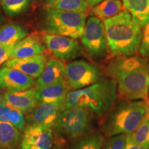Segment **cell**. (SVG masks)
Wrapping results in <instances>:
<instances>
[{"mask_svg":"<svg viewBox=\"0 0 149 149\" xmlns=\"http://www.w3.org/2000/svg\"><path fill=\"white\" fill-rule=\"evenodd\" d=\"M105 72L116 82L119 100H149V60L146 57L136 55L111 57Z\"/></svg>","mask_w":149,"mask_h":149,"instance_id":"6da1fadb","label":"cell"},{"mask_svg":"<svg viewBox=\"0 0 149 149\" xmlns=\"http://www.w3.org/2000/svg\"><path fill=\"white\" fill-rule=\"evenodd\" d=\"M111 57L135 55L139 52L142 31L127 10L103 20Z\"/></svg>","mask_w":149,"mask_h":149,"instance_id":"7a4b0ae2","label":"cell"},{"mask_svg":"<svg viewBox=\"0 0 149 149\" xmlns=\"http://www.w3.org/2000/svg\"><path fill=\"white\" fill-rule=\"evenodd\" d=\"M149 113V100H119L103 116L101 133L106 138L121 134H132Z\"/></svg>","mask_w":149,"mask_h":149,"instance_id":"3957f363","label":"cell"},{"mask_svg":"<svg viewBox=\"0 0 149 149\" xmlns=\"http://www.w3.org/2000/svg\"><path fill=\"white\" fill-rule=\"evenodd\" d=\"M118 100L117 86L110 77L79 90L71 91L66 97V109L81 107L88 109L95 116L103 117Z\"/></svg>","mask_w":149,"mask_h":149,"instance_id":"277c9868","label":"cell"},{"mask_svg":"<svg viewBox=\"0 0 149 149\" xmlns=\"http://www.w3.org/2000/svg\"><path fill=\"white\" fill-rule=\"evenodd\" d=\"M86 13L46 8L44 10V29L48 33L79 39L84 31Z\"/></svg>","mask_w":149,"mask_h":149,"instance_id":"5b68a950","label":"cell"},{"mask_svg":"<svg viewBox=\"0 0 149 149\" xmlns=\"http://www.w3.org/2000/svg\"><path fill=\"white\" fill-rule=\"evenodd\" d=\"M95 117L85 108H68L61 112L53 128L59 136L75 141L92 133Z\"/></svg>","mask_w":149,"mask_h":149,"instance_id":"8992f818","label":"cell"},{"mask_svg":"<svg viewBox=\"0 0 149 149\" xmlns=\"http://www.w3.org/2000/svg\"><path fill=\"white\" fill-rule=\"evenodd\" d=\"M84 48L93 60L101 61L109 55L103 21L93 15L87 19L81 36Z\"/></svg>","mask_w":149,"mask_h":149,"instance_id":"52a82bcc","label":"cell"},{"mask_svg":"<svg viewBox=\"0 0 149 149\" xmlns=\"http://www.w3.org/2000/svg\"><path fill=\"white\" fill-rule=\"evenodd\" d=\"M107 74L92 63L78 59L66 65V80L69 90L75 91L105 79Z\"/></svg>","mask_w":149,"mask_h":149,"instance_id":"ba28073f","label":"cell"},{"mask_svg":"<svg viewBox=\"0 0 149 149\" xmlns=\"http://www.w3.org/2000/svg\"><path fill=\"white\" fill-rule=\"evenodd\" d=\"M43 40L55 58L60 60H72L82 55V47L76 39L48 33L44 35Z\"/></svg>","mask_w":149,"mask_h":149,"instance_id":"9c48e42d","label":"cell"},{"mask_svg":"<svg viewBox=\"0 0 149 149\" xmlns=\"http://www.w3.org/2000/svg\"><path fill=\"white\" fill-rule=\"evenodd\" d=\"M53 144L52 128L30 124L22 135L21 149H51Z\"/></svg>","mask_w":149,"mask_h":149,"instance_id":"30bf717a","label":"cell"},{"mask_svg":"<svg viewBox=\"0 0 149 149\" xmlns=\"http://www.w3.org/2000/svg\"><path fill=\"white\" fill-rule=\"evenodd\" d=\"M66 109V100L40 103L30 115L29 120L31 124L43 125L53 128L61 112Z\"/></svg>","mask_w":149,"mask_h":149,"instance_id":"8fae6325","label":"cell"},{"mask_svg":"<svg viewBox=\"0 0 149 149\" xmlns=\"http://www.w3.org/2000/svg\"><path fill=\"white\" fill-rule=\"evenodd\" d=\"M35 84L33 77L17 69L3 66L0 68V87L8 91H21L31 88Z\"/></svg>","mask_w":149,"mask_h":149,"instance_id":"7c38bea8","label":"cell"},{"mask_svg":"<svg viewBox=\"0 0 149 149\" xmlns=\"http://www.w3.org/2000/svg\"><path fill=\"white\" fill-rule=\"evenodd\" d=\"M46 62V55L42 53L24 58H11L6 61L4 66L17 69L31 77L36 78L42 74Z\"/></svg>","mask_w":149,"mask_h":149,"instance_id":"4fadbf2b","label":"cell"},{"mask_svg":"<svg viewBox=\"0 0 149 149\" xmlns=\"http://www.w3.org/2000/svg\"><path fill=\"white\" fill-rule=\"evenodd\" d=\"M37 78V87L45 86L66 81V65L60 59H51L46 62L42 74Z\"/></svg>","mask_w":149,"mask_h":149,"instance_id":"5bb4252c","label":"cell"},{"mask_svg":"<svg viewBox=\"0 0 149 149\" xmlns=\"http://www.w3.org/2000/svg\"><path fill=\"white\" fill-rule=\"evenodd\" d=\"M3 100L22 113L34 109L37 105L35 88L21 91H8L3 97Z\"/></svg>","mask_w":149,"mask_h":149,"instance_id":"9a60e30c","label":"cell"},{"mask_svg":"<svg viewBox=\"0 0 149 149\" xmlns=\"http://www.w3.org/2000/svg\"><path fill=\"white\" fill-rule=\"evenodd\" d=\"M69 88L66 81L35 88V98L38 103L59 102L66 100Z\"/></svg>","mask_w":149,"mask_h":149,"instance_id":"2e32d148","label":"cell"},{"mask_svg":"<svg viewBox=\"0 0 149 149\" xmlns=\"http://www.w3.org/2000/svg\"><path fill=\"white\" fill-rule=\"evenodd\" d=\"M45 46L41 41L33 36L26 37L15 45L11 58H24L42 54Z\"/></svg>","mask_w":149,"mask_h":149,"instance_id":"e0dca14e","label":"cell"},{"mask_svg":"<svg viewBox=\"0 0 149 149\" xmlns=\"http://www.w3.org/2000/svg\"><path fill=\"white\" fill-rule=\"evenodd\" d=\"M124 10L141 28L149 22V0H122Z\"/></svg>","mask_w":149,"mask_h":149,"instance_id":"ac0fdd59","label":"cell"},{"mask_svg":"<svg viewBox=\"0 0 149 149\" xmlns=\"http://www.w3.org/2000/svg\"><path fill=\"white\" fill-rule=\"evenodd\" d=\"M27 31L15 23H8L0 28V44L15 45L27 36Z\"/></svg>","mask_w":149,"mask_h":149,"instance_id":"d6986e66","label":"cell"},{"mask_svg":"<svg viewBox=\"0 0 149 149\" xmlns=\"http://www.w3.org/2000/svg\"><path fill=\"white\" fill-rule=\"evenodd\" d=\"M123 10L124 8L120 0H104L93 7L91 12L93 15L103 21L117 15Z\"/></svg>","mask_w":149,"mask_h":149,"instance_id":"ffe728a7","label":"cell"},{"mask_svg":"<svg viewBox=\"0 0 149 149\" xmlns=\"http://www.w3.org/2000/svg\"><path fill=\"white\" fill-rule=\"evenodd\" d=\"M19 139L17 128L10 123L0 120V149H13Z\"/></svg>","mask_w":149,"mask_h":149,"instance_id":"44dd1931","label":"cell"},{"mask_svg":"<svg viewBox=\"0 0 149 149\" xmlns=\"http://www.w3.org/2000/svg\"><path fill=\"white\" fill-rule=\"evenodd\" d=\"M0 120L13 124L19 130L24 129L26 124L24 113L13 107L3 100L0 102Z\"/></svg>","mask_w":149,"mask_h":149,"instance_id":"7402d4cb","label":"cell"},{"mask_svg":"<svg viewBox=\"0 0 149 149\" xmlns=\"http://www.w3.org/2000/svg\"><path fill=\"white\" fill-rule=\"evenodd\" d=\"M46 8L57 10L86 13L89 6L84 0H45Z\"/></svg>","mask_w":149,"mask_h":149,"instance_id":"603a6c76","label":"cell"},{"mask_svg":"<svg viewBox=\"0 0 149 149\" xmlns=\"http://www.w3.org/2000/svg\"><path fill=\"white\" fill-rule=\"evenodd\" d=\"M106 137L102 133L92 132L74 141L69 149H102Z\"/></svg>","mask_w":149,"mask_h":149,"instance_id":"cb8c5ba5","label":"cell"},{"mask_svg":"<svg viewBox=\"0 0 149 149\" xmlns=\"http://www.w3.org/2000/svg\"><path fill=\"white\" fill-rule=\"evenodd\" d=\"M131 140L136 144L149 148V113L138 128L131 134Z\"/></svg>","mask_w":149,"mask_h":149,"instance_id":"d4e9b609","label":"cell"},{"mask_svg":"<svg viewBox=\"0 0 149 149\" xmlns=\"http://www.w3.org/2000/svg\"><path fill=\"white\" fill-rule=\"evenodd\" d=\"M31 0H0L3 10L8 15L16 16L23 13Z\"/></svg>","mask_w":149,"mask_h":149,"instance_id":"484cf974","label":"cell"},{"mask_svg":"<svg viewBox=\"0 0 149 149\" xmlns=\"http://www.w3.org/2000/svg\"><path fill=\"white\" fill-rule=\"evenodd\" d=\"M125 134L108 137L104 141L102 149H124L126 142Z\"/></svg>","mask_w":149,"mask_h":149,"instance_id":"4316f807","label":"cell"},{"mask_svg":"<svg viewBox=\"0 0 149 149\" xmlns=\"http://www.w3.org/2000/svg\"><path fill=\"white\" fill-rule=\"evenodd\" d=\"M139 52L140 55L149 60V22L143 27L142 37Z\"/></svg>","mask_w":149,"mask_h":149,"instance_id":"83f0119b","label":"cell"},{"mask_svg":"<svg viewBox=\"0 0 149 149\" xmlns=\"http://www.w3.org/2000/svg\"><path fill=\"white\" fill-rule=\"evenodd\" d=\"M15 45H6L0 44V66L11 59Z\"/></svg>","mask_w":149,"mask_h":149,"instance_id":"f1b7e54d","label":"cell"},{"mask_svg":"<svg viewBox=\"0 0 149 149\" xmlns=\"http://www.w3.org/2000/svg\"><path fill=\"white\" fill-rule=\"evenodd\" d=\"M124 149H148V148L133 143L131 140V134H128L126 137V142Z\"/></svg>","mask_w":149,"mask_h":149,"instance_id":"f546056e","label":"cell"},{"mask_svg":"<svg viewBox=\"0 0 149 149\" xmlns=\"http://www.w3.org/2000/svg\"><path fill=\"white\" fill-rule=\"evenodd\" d=\"M84 1L88 3L89 6L91 7V8H93V7L95 6L96 5H97L98 3L102 2V1H104V0H84Z\"/></svg>","mask_w":149,"mask_h":149,"instance_id":"4dcf8cb0","label":"cell"},{"mask_svg":"<svg viewBox=\"0 0 149 149\" xmlns=\"http://www.w3.org/2000/svg\"><path fill=\"white\" fill-rule=\"evenodd\" d=\"M3 100V98L2 95H1V92H0V102H1V101H2Z\"/></svg>","mask_w":149,"mask_h":149,"instance_id":"1f68e13d","label":"cell"},{"mask_svg":"<svg viewBox=\"0 0 149 149\" xmlns=\"http://www.w3.org/2000/svg\"><path fill=\"white\" fill-rule=\"evenodd\" d=\"M1 19H0V25H1Z\"/></svg>","mask_w":149,"mask_h":149,"instance_id":"d6a6232c","label":"cell"},{"mask_svg":"<svg viewBox=\"0 0 149 149\" xmlns=\"http://www.w3.org/2000/svg\"><path fill=\"white\" fill-rule=\"evenodd\" d=\"M53 149H59V148H53Z\"/></svg>","mask_w":149,"mask_h":149,"instance_id":"836d02e7","label":"cell"},{"mask_svg":"<svg viewBox=\"0 0 149 149\" xmlns=\"http://www.w3.org/2000/svg\"><path fill=\"white\" fill-rule=\"evenodd\" d=\"M148 99H149V95H148Z\"/></svg>","mask_w":149,"mask_h":149,"instance_id":"e575fe53","label":"cell"},{"mask_svg":"<svg viewBox=\"0 0 149 149\" xmlns=\"http://www.w3.org/2000/svg\"><path fill=\"white\" fill-rule=\"evenodd\" d=\"M148 149H149V148H148Z\"/></svg>","mask_w":149,"mask_h":149,"instance_id":"d590c367","label":"cell"}]
</instances>
